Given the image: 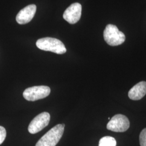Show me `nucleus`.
<instances>
[{"instance_id": "f257e3e1", "label": "nucleus", "mask_w": 146, "mask_h": 146, "mask_svg": "<svg viewBox=\"0 0 146 146\" xmlns=\"http://www.w3.org/2000/svg\"><path fill=\"white\" fill-rule=\"evenodd\" d=\"M64 129V124L55 125L42 136L35 146H56L62 136Z\"/></svg>"}, {"instance_id": "1a4fd4ad", "label": "nucleus", "mask_w": 146, "mask_h": 146, "mask_svg": "<svg viewBox=\"0 0 146 146\" xmlns=\"http://www.w3.org/2000/svg\"><path fill=\"white\" fill-rule=\"evenodd\" d=\"M146 94V82L141 81L135 84L129 90L128 96L133 100H139Z\"/></svg>"}, {"instance_id": "423d86ee", "label": "nucleus", "mask_w": 146, "mask_h": 146, "mask_svg": "<svg viewBox=\"0 0 146 146\" xmlns=\"http://www.w3.org/2000/svg\"><path fill=\"white\" fill-rule=\"evenodd\" d=\"M50 120V115L47 112H43L37 115L32 120L28 126L29 132L34 134L42 131L48 125Z\"/></svg>"}, {"instance_id": "6e6552de", "label": "nucleus", "mask_w": 146, "mask_h": 146, "mask_svg": "<svg viewBox=\"0 0 146 146\" xmlns=\"http://www.w3.org/2000/svg\"><path fill=\"white\" fill-rule=\"evenodd\" d=\"M36 11V6L35 5H28L19 12L16 20L20 25H25L29 23L33 19Z\"/></svg>"}, {"instance_id": "f03ea898", "label": "nucleus", "mask_w": 146, "mask_h": 146, "mask_svg": "<svg viewBox=\"0 0 146 146\" xmlns=\"http://www.w3.org/2000/svg\"><path fill=\"white\" fill-rule=\"evenodd\" d=\"M36 45L40 49L54 52L58 54H63L67 52L64 44L60 40L52 37H44L37 41Z\"/></svg>"}, {"instance_id": "20e7f679", "label": "nucleus", "mask_w": 146, "mask_h": 146, "mask_svg": "<svg viewBox=\"0 0 146 146\" xmlns=\"http://www.w3.org/2000/svg\"><path fill=\"white\" fill-rule=\"evenodd\" d=\"M50 93V88L46 86H34L27 88L23 93V96L29 101H35L47 97Z\"/></svg>"}, {"instance_id": "39448f33", "label": "nucleus", "mask_w": 146, "mask_h": 146, "mask_svg": "<svg viewBox=\"0 0 146 146\" xmlns=\"http://www.w3.org/2000/svg\"><path fill=\"white\" fill-rule=\"evenodd\" d=\"M129 121L125 116L116 114L110 120L107 125V128L115 132H125L129 129Z\"/></svg>"}, {"instance_id": "0eeeda50", "label": "nucleus", "mask_w": 146, "mask_h": 146, "mask_svg": "<svg viewBox=\"0 0 146 146\" xmlns=\"http://www.w3.org/2000/svg\"><path fill=\"white\" fill-rule=\"evenodd\" d=\"M82 12V6L78 3L72 4L64 12L63 19L70 24H75L80 19Z\"/></svg>"}, {"instance_id": "9b49d317", "label": "nucleus", "mask_w": 146, "mask_h": 146, "mask_svg": "<svg viewBox=\"0 0 146 146\" xmlns=\"http://www.w3.org/2000/svg\"><path fill=\"white\" fill-rule=\"evenodd\" d=\"M139 139L140 146H146V128L141 131Z\"/></svg>"}, {"instance_id": "7ed1b4c3", "label": "nucleus", "mask_w": 146, "mask_h": 146, "mask_svg": "<svg viewBox=\"0 0 146 146\" xmlns=\"http://www.w3.org/2000/svg\"><path fill=\"white\" fill-rule=\"evenodd\" d=\"M105 41L111 46H117L125 41V34L120 31L117 27L113 25H108L104 32Z\"/></svg>"}, {"instance_id": "f8f14e48", "label": "nucleus", "mask_w": 146, "mask_h": 146, "mask_svg": "<svg viewBox=\"0 0 146 146\" xmlns=\"http://www.w3.org/2000/svg\"><path fill=\"white\" fill-rule=\"evenodd\" d=\"M7 135V132L3 127L0 126V145H1L5 141Z\"/></svg>"}, {"instance_id": "ddd939ff", "label": "nucleus", "mask_w": 146, "mask_h": 146, "mask_svg": "<svg viewBox=\"0 0 146 146\" xmlns=\"http://www.w3.org/2000/svg\"><path fill=\"white\" fill-rule=\"evenodd\" d=\"M108 120H110V117H108Z\"/></svg>"}, {"instance_id": "9d476101", "label": "nucleus", "mask_w": 146, "mask_h": 146, "mask_svg": "<svg viewBox=\"0 0 146 146\" xmlns=\"http://www.w3.org/2000/svg\"><path fill=\"white\" fill-rule=\"evenodd\" d=\"M99 146H116V141L111 136H104L100 139Z\"/></svg>"}]
</instances>
